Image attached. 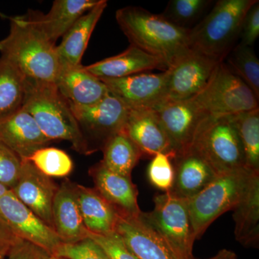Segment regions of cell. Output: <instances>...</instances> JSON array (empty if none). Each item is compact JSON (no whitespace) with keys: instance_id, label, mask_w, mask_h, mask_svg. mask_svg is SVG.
<instances>
[{"instance_id":"cell-1","label":"cell","mask_w":259,"mask_h":259,"mask_svg":"<svg viewBox=\"0 0 259 259\" xmlns=\"http://www.w3.org/2000/svg\"><path fill=\"white\" fill-rule=\"evenodd\" d=\"M116 20L131 45L161 59L170 68L191 50L190 29L139 7L117 10Z\"/></svg>"},{"instance_id":"cell-2","label":"cell","mask_w":259,"mask_h":259,"mask_svg":"<svg viewBox=\"0 0 259 259\" xmlns=\"http://www.w3.org/2000/svg\"><path fill=\"white\" fill-rule=\"evenodd\" d=\"M0 53L30 81L55 83L60 73L55 44L28 14L12 19L9 35L0 41Z\"/></svg>"},{"instance_id":"cell-3","label":"cell","mask_w":259,"mask_h":259,"mask_svg":"<svg viewBox=\"0 0 259 259\" xmlns=\"http://www.w3.org/2000/svg\"><path fill=\"white\" fill-rule=\"evenodd\" d=\"M23 108L32 116L51 141L64 140L80 154H91L69 103L61 96L55 83L25 79Z\"/></svg>"},{"instance_id":"cell-4","label":"cell","mask_w":259,"mask_h":259,"mask_svg":"<svg viewBox=\"0 0 259 259\" xmlns=\"http://www.w3.org/2000/svg\"><path fill=\"white\" fill-rule=\"evenodd\" d=\"M256 0H219L205 18L190 28L192 50L223 61L241 34L247 12Z\"/></svg>"},{"instance_id":"cell-5","label":"cell","mask_w":259,"mask_h":259,"mask_svg":"<svg viewBox=\"0 0 259 259\" xmlns=\"http://www.w3.org/2000/svg\"><path fill=\"white\" fill-rule=\"evenodd\" d=\"M255 175L247 168L218 175L197 195L188 199V207L196 240L223 214L236 207L249 188Z\"/></svg>"},{"instance_id":"cell-6","label":"cell","mask_w":259,"mask_h":259,"mask_svg":"<svg viewBox=\"0 0 259 259\" xmlns=\"http://www.w3.org/2000/svg\"><path fill=\"white\" fill-rule=\"evenodd\" d=\"M154 208L141 212V218L166 242L180 259H195V235L191 221L188 200L169 192L153 197Z\"/></svg>"},{"instance_id":"cell-7","label":"cell","mask_w":259,"mask_h":259,"mask_svg":"<svg viewBox=\"0 0 259 259\" xmlns=\"http://www.w3.org/2000/svg\"><path fill=\"white\" fill-rule=\"evenodd\" d=\"M194 98L209 119L258 108V100L254 93L223 61L218 65L206 88Z\"/></svg>"},{"instance_id":"cell-8","label":"cell","mask_w":259,"mask_h":259,"mask_svg":"<svg viewBox=\"0 0 259 259\" xmlns=\"http://www.w3.org/2000/svg\"><path fill=\"white\" fill-rule=\"evenodd\" d=\"M192 148L218 175L245 168L244 153L233 116L206 120Z\"/></svg>"},{"instance_id":"cell-9","label":"cell","mask_w":259,"mask_h":259,"mask_svg":"<svg viewBox=\"0 0 259 259\" xmlns=\"http://www.w3.org/2000/svg\"><path fill=\"white\" fill-rule=\"evenodd\" d=\"M69 106L92 153L102 151L109 140L122 131L128 112L111 94L90 106Z\"/></svg>"},{"instance_id":"cell-10","label":"cell","mask_w":259,"mask_h":259,"mask_svg":"<svg viewBox=\"0 0 259 259\" xmlns=\"http://www.w3.org/2000/svg\"><path fill=\"white\" fill-rule=\"evenodd\" d=\"M220 63L191 49L166 70V102L189 100L198 95L210 81Z\"/></svg>"},{"instance_id":"cell-11","label":"cell","mask_w":259,"mask_h":259,"mask_svg":"<svg viewBox=\"0 0 259 259\" xmlns=\"http://www.w3.org/2000/svg\"><path fill=\"white\" fill-rule=\"evenodd\" d=\"M154 110L175 156L190 151L201 127L209 119L194 97L166 102Z\"/></svg>"},{"instance_id":"cell-12","label":"cell","mask_w":259,"mask_h":259,"mask_svg":"<svg viewBox=\"0 0 259 259\" xmlns=\"http://www.w3.org/2000/svg\"><path fill=\"white\" fill-rule=\"evenodd\" d=\"M0 217L18 238L40 247L51 255L63 243L55 231L22 203L11 190L0 197Z\"/></svg>"},{"instance_id":"cell-13","label":"cell","mask_w":259,"mask_h":259,"mask_svg":"<svg viewBox=\"0 0 259 259\" xmlns=\"http://www.w3.org/2000/svg\"><path fill=\"white\" fill-rule=\"evenodd\" d=\"M167 71L144 72L119 79H101L109 93L128 109L156 110L166 102Z\"/></svg>"},{"instance_id":"cell-14","label":"cell","mask_w":259,"mask_h":259,"mask_svg":"<svg viewBox=\"0 0 259 259\" xmlns=\"http://www.w3.org/2000/svg\"><path fill=\"white\" fill-rule=\"evenodd\" d=\"M58 188L50 177L39 171L29 160H24L16 184L10 190L22 203L54 229L52 206Z\"/></svg>"},{"instance_id":"cell-15","label":"cell","mask_w":259,"mask_h":259,"mask_svg":"<svg viewBox=\"0 0 259 259\" xmlns=\"http://www.w3.org/2000/svg\"><path fill=\"white\" fill-rule=\"evenodd\" d=\"M122 131L137 146L142 156L153 157L163 153L175 156L154 110L128 109Z\"/></svg>"},{"instance_id":"cell-16","label":"cell","mask_w":259,"mask_h":259,"mask_svg":"<svg viewBox=\"0 0 259 259\" xmlns=\"http://www.w3.org/2000/svg\"><path fill=\"white\" fill-rule=\"evenodd\" d=\"M95 189L109 202L119 215L139 218L142 211L138 203L137 186L129 177L121 176L105 167L102 161L90 168Z\"/></svg>"},{"instance_id":"cell-17","label":"cell","mask_w":259,"mask_h":259,"mask_svg":"<svg viewBox=\"0 0 259 259\" xmlns=\"http://www.w3.org/2000/svg\"><path fill=\"white\" fill-rule=\"evenodd\" d=\"M0 140L11 148L22 161L28 160L40 148L51 142L25 109L0 120Z\"/></svg>"},{"instance_id":"cell-18","label":"cell","mask_w":259,"mask_h":259,"mask_svg":"<svg viewBox=\"0 0 259 259\" xmlns=\"http://www.w3.org/2000/svg\"><path fill=\"white\" fill-rule=\"evenodd\" d=\"M76 184L66 179L58 188L52 206L54 229L63 243L88 238L76 194Z\"/></svg>"},{"instance_id":"cell-19","label":"cell","mask_w":259,"mask_h":259,"mask_svg":"<svg viewBox=\"0 0 259 259\" xmlns=\"http://www.w3.org/2000/svg\"><path fill=\"white\" fill-rule=\"evenodd\" d=\"M175 177L169 193L188 200L203 190L218 176L210 165L195 149L172 158Z\"/></svg>"},{"instance_id":"cell-20","label":"cell","mask_w":259,"mask_h":259,"mask_svg":"<svg viewBox=\"0 0 259 259\" xmlns=\"http://www.w3.org/2000/svg\"><path fill=\"white\" fill-rule=\"evenodd\" d=\"M115 232L139 259H180L157 232L139 218L118 216Z\"/></svg>"},{"instance_id":"cell-21","label":"cell","mask_w":259,"mask_h":259,"mask_svg":"<svg viewBox=\"0 0 259 259\" xmlns=\"http://www.w3.org/2000/svg\"><path fill=\"white\" fill-rule=\"evenodd\" d=\"M84 69L98 79H108L126 77L152 70L165 71L168 68L161 59L131 45L118 55L84 66Z\"/></svg>"},{"instance_id":"cell-22","label":"cell","mask_w":259,"mask_h":259,"mask_svg":"<svg viewBox=\"0 0 259 259\" xmlns=\"http://www.w3.org/2000/svg\"><path fill=\"white\" fill-rule=\"evenodd\" d=\"M55 84L68 103L76 106L95 105L110 94L103 81L89 73L83 65L61 69Z\"/></svg>"},{"instance_id":"cell-23","label":"cell","mask_w":259,"mask_h":259,"mask_svg":"<svg viewBox=\"0 0 259 259\" xmlns=\"http://www.w3.org/2000/svg\"><path fill=\"white\" fill-rule=\"evenodd\" d=\"M106 0H100L98 4L78 19L63 36L59 47H56L61 69L81 66L84 51L90 37L104 11Z\"/></svg>"},{"instance_id":"cell-24","label":"cell","mask_w":259,"mask_h":259,"mask_svg":"<svg viewBox=\"0 0 259 259\" xmlns=\"http://www.w3.org/2000/svg\"><path fill=\"white\" fill-rule=\"evenodd\" d=\"M100 0H56L47 15L30 11L29 16L47 38L55 44L78 19L98 4Z\"/></svg>"},{"instance_id":"cell-25","label":"cell","mask_w":259,"mask_h":259,"mask_svg":"<svg viewBox=\"0 0 259 259\" xmlns=\"http://www.w3.org/2000/svg\"><path fill=\"white\" fill-rule=\"evenodd\" d=\"M76 194L83 224L90 233L105 235L115 232L118 213L95 188L76 184Z\"/></svg>"},{"instance_id":"cell-26","label":"cell","mask_w":259,"mask_h":259,"mask_svg":"<svg viewBox=\"0 0 259 259\" xmlns=\"http://www.w3.org/2000/svg\"><path fill=\"white\" fill-rule=\"evenodd\" d=\"M234 235L247 248L259 247V175L253 177L244 196L233 209Z\"/></svg>"},{"instance_id":"cell-27","label":"cell","mask_w":259,"mask_h":259,"mask_svg":"<svg viewBox=\"0 0 259 259\" xmlns=\"http://www.w3.org/2000/svg\"><path fill=\"white\" fill-rule=\"evenodd\" d=\"M102 151L103 159L101 161L107 168L129 178L143 156L137 146L122 131L109 140Z\"/></svg>"},{"instance_id":"cell-28","label":"cell","mask_w":259,"mask_h":259,"mask_svg":"<svg viewBox=\"0 0 259 259\" xmlns=\"http://www.w3.org/2000/svg\"><path fill=\"white\" fill-rule=\"evenodd\" d=\"M25 78L5 58H0V120L23 107Z\"/></svg>"},{"instance_id":"cell-29","label":"cell","mask_w":259,"mask_h":259,"mask_svg":"<svg viewBox=\"0 0 259 259\" xmlns=\"http://www.w3.org/2000/svg\"><path fill=\"white\" fill-rule=\"evenodd\" d=\"M244 153L245 166L259 174V108L233 115Z\"/></svg>"},{"instance_id":"cell-30","label":"cell","mask_w":259,"mask_h":259,"mask_svg":"<svg viewBox=\"0 0 259 259\" xmlns=\"http://www.w3.org/2000/svg\"><path fill=\"white\" fill-rule=\"evenodd\" d=\"M228 56V64H226L228 67L251 90L258 100L259 61L252 47L239 44Z\"/></svg>"},{"instance_id":"cell-31","label":"cell","mask_w":259,"mask_h":259,"mask_svg":"<svg viewBox=\"0 0 259 259\" xmlns=\"http://www.w3.org/2000/svg\"><path fill=\"white\" fill-rule=\"evenodd\" d=\"M29 161L49 177H65L71 173L73 161L65 151L59 148L45 147L33 153Z\"/></svg>"},{"instance_id":"cell-32","label":"cell","mask_w":259,"mask_h":259,"mask_svg":"<svg viewBox=\"0 0 259 259\" xmlns=\"http://www.w3.org/2000/svg\"><path fill=\"white\" fill-rule=\"evenodd\" d=\"M211 3L209 0H171L162 15L175 25L188 29L187 25L197 20Z\"/></svg>"},{"instance_id":"cell-33","label":"cell","mask_w":259,"mask_h":259,"mask_svg":"<svg viewBox=\"0 0 259 259\" xmlns=\"http://www.w3.org/2000/svg\"><path fill=\"white\" fill-rule=\"evenodd\" d=\"M173 156L166 153H158L153 156L148 165L147 175L151 185L159 190L168 192L172 188L175 177Z\"/></svg>"},{"instance_id":"cell-34","label":"cell","mask_w":259,"mask_h":259,"mask_svg":"<svg viewBox=\"0 0 259 259\" xmlns=\"http://www.w3.org/2000/svg\"><path fill=\"white\" fill-rule=\"evenodd\" d=\"M53 255L67 259H112L96 241L89 236L76 243H62Z\"/></svg>"},{"instance_id":"cell-35","label":"cell","mask_w":259,"mask_h":259,"mask_svg":"<svg viewBox=\"0 0 259 259\" xmlns=\"http://www.w3.org/2000/svg\"><path fill=\"white\" fill-rule=\"evenodd\" d=\"M22 162L21 158L0 140V184L8 190H12L16 184Z\"/></svg>"},{"instance_id":"cell-36","label":"cell","mask_w":259,"mask_h":259,"mask_svg":"<svg viewBox=\"0 0 259 259\" xmlns=\"http://www.w3.org/2000/svg\"><path fill=\"white\" fill-rule=\"evenodd\" d=\"M88 236L96 241L112 259H139L131 251L117 232L99 235L88 231Z\"/></svg>"},{"instance_id":"cell-37","label":"cell","mask_w":259,"mask_h":259,"mask_svg":"<svg viewBox=\"0 0 259 259\" xmlns=\"http://www.w3.org/2000/svg\"><path fill=\"white\" fill-rule=\"evenodd\" d=\"M259 35V2L255 1L254 4L247 12L245 15L240 37V44L246 47L253 45Z\"/></svg>"},{"instance_id":"cell-38","label":"cell","mask_w":259,"mask_h":259,"mask_svg":"<svg viewBox=\"0 0 259 259\" xmlns=\"http://www.w3.org/2000/svg\"><path fill=\"white\" fill-rule=\"evenodd\" d=\"M50 257L47 250L19 238L10 247L5 259H50Z\"/></svg>"},{"instance_id":"cell-39","label":"cell","mask_w":259,"mask_h":259,"mask_svg":"<svg viewBox=\"0 0 259 259\" xmlns=\"http://www.w3.org/2000/svg\"><path fill=\"white\" fill-rule=\"evenodd\" d=\"M4 220L0 217V246L12 245L19 239Z\"/></svg>"},{"instance_id":"cell-40","label":"cell","mask_w":259,"mask_h":259,"mask_svg":"<svg viewBox=\"0 0 259 259\" xmlns=\"http://www.w3.org/2000/svg\"><path fill=\"white\" fill-rule=\"evenodd\" d=\"M208 259H238V257L233 250L222 249L218 251L217 254Z\"/></svg>"},{"instance_id":"cell-41","label":"cell","mask_w":259,"mask_h":259,"mask_svg":"<svg viewBox=\"0 0 259 259\" xmlns=\"http://www.w3.org/2000/svg\"><path fill=\"white\" fill-rule=\"evenodd\" d=\"M11 245H6V246H0V259L6 258L8 250Z\"/></svg>"},{"instance_id":"cell-42","label":"cell","mask_w":259,"mask_h":259,"mask_svg":"<svg viewBox=\"0 0 259 259\" xmlns=\"http://www.w3.org/2000/svg\"><path fill=\"white\" fill-rule=\"evenodd\" d=\"M8 190L7 187H5V186H3V185H1L0 184V197H2V196L3 195V194H5L7 192H8Z\"/></svg>"},{"instance_id":"cell-43","label":"cell","mask_w":259,"mask_h":259,"mask_svg":"<svg viewBox=\"0 0 259 259\" xmlns=\"http://www.w3.org/2000/svg\"><path fill=\"white\" fill-rule=\"evenodd\" d=\"M50 259H67L63 258V257L56 256V255H51Z\"/></svg>"}]
</instances>
